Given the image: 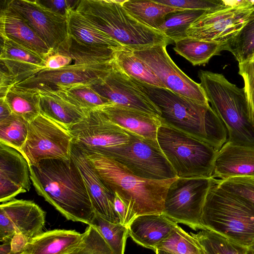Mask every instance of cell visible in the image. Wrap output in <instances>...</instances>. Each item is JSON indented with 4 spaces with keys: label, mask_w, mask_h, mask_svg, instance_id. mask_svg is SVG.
<instances>
[{
    "label": "cell",
    "mask_w": 254,
    "mask_h": 254,
    "mask_svg": "<svg viewBox=\"0 0 254 254\" xmlns=\"http://www.w3.org/2000/svg\"><path fill=\"white\" fill-rule=\"evenodd\" d=\"M37 194L66 219L91 225L94 210L83 177L71 159H46L29 166Z\"/></svg>",
    "instance_id": "cell-1"
},
{
    "label": "cell",
    "mask_w": 254,
    "mask_h": 254,
    "mask_svg": "<svg viewBox=\"0 0 254 254\" xmlns=\"http://www.w3.org/2000/svg\"><path fill=\"white\" fill-rule=\"evenodd\" d=\"M138 81V80H137ZM159 108L162 122L219 150L228 141L226 128L210 105H203L168 89L138 81Z\"/></svg>",
    "instance_id": "cell-2"
},
{
    "label": "cell",
    "mask_w": 254,
    "mask_h": 254,
    "mask_svg": "<svg viewBox=\"0 0 254 254\" xmlns=\"http://www.w3.org/2000/svg\"><path fill=\"white\" fill-rule=\"evenodd\" d=\"M83 153L106 186L126 202L135 218L142 215L163 213L168 188L178 177L164 180L144 179L110 157Z\"/></svg>",
    "instance_id": "cell-3"
},
{
    "label": "cell",
    "mask_w": 254,
    "mask_h": 254,
    "mask_svg": "<svg viewBox=\"0 0 254 254\" xmlns=\"http://www.w3.org/2000/svg\"><path fill=\"white\" fill-rule=\"evenodd\" d=\"M124 0H81L75 10L92 25L132 51L170 40L160 31L139 22L123 6Z\"/></svg>",
    "instance_id": "cell-4"
},
{
    "label": "cell",
    "mask_w": 254,
    "mask_h": 254,
    "mask_svg": "<svg viewBox=\"0 0 254 254\" xmlns=\"http://www.w3.org/2000/svg\"><path fill=\"white\" fill-rule=\"evenodd\" d=\"M198 76L211 107L226 128L228 141L254 146V127L244 88L232 83L221 73L200 70Z\"/></svg>",
    "instance_id": "cell-5"
},
{
    "label": "cell",
    "mask_w": 254,
    "mask_h": 254,
    "mask_svg": "<svg viewBox=\"0 0 254 254\" xmlns=\"http://www.w3.org/2000/svg\"><path fill=\"white\" fill-rule=\"evenodd\" d=\"M201 224L248 248L254 241V206L220 187L214 178L205 198Z\"/></svg>",
    "instance_id": "cell-6"
},
{
    "label": "cell",
    "mask_w": 254,
    "mask_h": 254,
    "mask_svg": "<svg viewBox=\"0 0 254 254\" xmlns=\"http://www.w3.org/2000/svg\"><path fill=\"white\" fill-rule=\"evenodd\" d=\"M158 144L178 178L212 177L218 150L161 120Z\"/></svg>",
    "instance_id": "cell-7"
},
{
    "label": "cell",
    "mask_w": 254,
    "mask_h": 254,
    "mask_svg": "<svg viewBox=\"0 0 254 254\" xmlns=\"http://www.w3.org/2000/svg\"><path fill=\"white\" fill-rule=\"evenodd\" d=\"M130 134L129 142L111 148L103 155L115 160L134 175L144 179L164 180L177 177L157 141Z\"/></svg>",
    "instance_id": "cell-8"
},
{
    "label": "cell",
    "mask_w": 254,
    "mask_h": 254,
    "mask_svg": "<svg viewBox=\"0 0 254 254\" xmlns=\"http://www.w3.org/2000/svg\"><path fill=\"white\" fill-rule=\"evenodd\" d=\"M254 9V1H225V4L206 11L187 30L188 37L224 45L244 26Z\"/></svg>",
    "instance_id": "cell-9"
},
{
    "label": "cell",
    "mask_w": 254,
    "mask_h": 254,
    "mask_svg": "<svg viewBox=\"0 0 254 254\" xmlns=\"http://www.w3.org/2000/svg\"><path fill=\"white\" fill-rule=\"evenodd\" d=\"M213 180V177H178L168 188L163 214L194 231L205 229L201 224V217Z\"/></svg>",
    "instance_id": "cell-10"
},
{
    "label": "cell",
    "mask_w": 254,
    "mask_h": 254,
    "mask_svg": "<svg viewBox=\"0 0 254 254\" xmlns=\"http://www.w3.org/2000/svg\"><path fill=\"white\" fill-rule=\"evenodd\" d=\"M72 138L68 129L40 114L29 123L21 153L29 166L46 159L71 160Z\"/></svg>",
    "instance_id": "cell-11"
},
{
    "label": "cell",
    "mask_w": 254,
    "mask_h": 254,
    "mask_svg": "<svg viewBox=\"0 0 254 254\" xmlns=\"http://www.w3.org/2000/svg\"><path fill=\"white\" fill-rule=\"evenodd\" d=\"M72 143L84 153L104 154L108 149L129 142L131 134L111 122L99 109L68 129Z\"/></svg>",
    "instance_id": "cell-12"
},
{
    "label": "cell",
    "mask_w": 254,
    "mask_h": 254,
    "mask_svg": "<svg viewBox=\"0 0 254 254\" xmlns=\"http://www.w3.org/2000/svg\"><path fill=\"white\" fill-rule=\"evenodd\" d=\"M168 43L132 51L153 72L166 89L203 105H209L200 83L186 74L175 64L166 50Z\"/></svg>",
    "instance_id": "cell-13"
},
{
    "label": "cell",
    "mask_w": 254,
    "mask_h": 254,
    "mask_svg": "<svg viewBox=\"0 0 254 254\" xmlns=\"http://www.w3.org/2000/svg\"><path fill=\"white\" fill-rule=\"evenodd\" d=\"M7 3L21 16L53 53L66 48L69 37L67 17L53 12L39 0H12Z\"/></svg>",
    "instance_id": "cell-14"
},
{
    "label": "cell",
    "mask_w": 254,
    "mask_h": 254,
    "mask_svg": "<svg viewBox=\"0 0 254 254\" xmlns=\"http://www.w3.org/2000/svg\"><path fill=\"white\" fill-rule=\"evenodd\" d=\"M90 86L112 104L160 117L159 108L151 101L139 82L126 74L117 64L109 74Z\"/></svg>",
    "instance_id": "cell-15"
},
{
    "label": "cell",
    "mask_w": 254,
    "mask_h": 254,
    "mask_svg": "<svg viewBox=\"0 0 254 254\" xmlns=\"http://www.w3.org/2000/svg\"><path fill=\"white\" fill-rule=\"evenodd\" d=\"M116 65L114 60L102 64H72L58 69H43L15 85L55 91L61 87L77 84L91 85L109 74Z\"/></svg>",
    "instance_id": "cell-16"
},
{
    "label": "cell",
    "mask_w": 254,
    "mask_h": 254,
    "mask_svg": "<svg viewBox=\"0 0 254 254\" xmlns=\"http://www.w3.org/2000/svg\"><path fill=\"white\" fill-rule=\"evenodd\" d=\"M45 212L32 201L16 199L0 205V241L11 242L17 234L29 240L42 234Z\"/></svg>",
    "instance_id": "cell-17"
},
{
    "label": "cell",
    "mask_w": 254,
    "mask_h": 254,
    "mask_svg": "<svg viewBox=\"0 0 254 254\" xmlns=\"http://www.w3.org/2000/svg\"><path fill=\"white\" fill-rule=\"evenodd\" d=\"M29 166L15 149L0 143V201L15 198L31 189Z\"/></svg>",
    "instance_id": "cell-18"
},
{
    "label": "cell",
    "mask_w": 254,
    "mask_h": 254,
    "mask_svg": "<svg viewBox=\"0 0 254 254\" xmlns=\"http://www.w3.org/2000/svg\"><path fill=\"white\" fill-rule=\"evenodd\" d=\"M71 159L83 177L94 213L99 214L112 223H120L114 207V193L104 183L83 152L73 143Z\"/></svg>",
    "instance_id": "cell-19"
},
{
    "label": "cell",
    "mask_w": 254,
    "mask_h": 254,
    "mask_svg": "<svg viewBox=\"0 0 254 254\" xmlns=\"http://www.w3.org/2000/svg\"><path fill=\"white\" fill-rule=\"evenodd\" d=\"M212 177L219 180L234 177L254 178V146L227 141L217 153Z\"/></svg>",
    "instance_id": "cell-20"
},
{
    "label": "cell",
    "mask_w": 254,
    "mask_h": 254,
    "mask_svg": "<svg viewBox=\"0 0 254 254\" xmlns=\"http://www.w3.org/2000/svg\"><path fill=\"white\" fill-rule=\"evenodd\" d=\"M1 39H9L46 60L53 51L34 30L7 3L0 10Z\"/></svg>",
    "instance_id": "cell-21"
},
{
    "label": "cell",
    "mask_w": 254,
    "mask_h": 254,
    "mask_svg": "<svg viewBox=\"0 0 254 254\" xmlns=\"http://www.w3.org/2000/svg\"><path fill=\"white\" fill-rule=\"evenodd\" d=\"M99 109L121 128L144 139L157 141L158 129L161 125L159 116L114 104Z\"/></svg>",
    "instance_id": "cell-22"
},
{
    "label": "cell",
    "mask_w": 254,
    "mask_h": 254,
    "mask_svg": "<svg viewBox=\"0 0 254 254\" xmlns=\"http://www.w3.org/2000/svg\"><path fill=\"white\" fill-rule=\"evenodd\" d=\"M1 41V64L15 77L16 84L45 69L46 60L38 54L9 39Z\"/></svg>",
    "instance_id": "cell-23"
},
{
    "label": "cell",
    "mask_w": 254,
    "mask_h": 254,
    "mask_svg": "<svg viewBox=\"0 0 254 254\" xmlns=\"http://www.w3.org/2000/svg\"><path fill=\"white\" fill-rule=\"evenodd\" d=\"M177 224L163 213L139 215L128 227V235L137 244L154 252Z\"/></svg>",
    "instance_id": "cell-24"
},
{
    "label": "cell",
    "mask_w": 254,
    "mask_h": 254,
    "mask_svg": "<svg viewBox=\"0 0 254 254\" xmlns=\"http://www.w3.org/2000/svg\"><path fill=\"white\" fill-rule=\"evenodd\" d=\"M83 233L54 229L29 240L19 254H67L80 243Z\"/></svg>",
    "instance_id": "cell-25"
},
{
    "label": "cell",
    "mask_w": 254,
    "mask_h": 254,
    "mask_svg": "<svg viewBox=\"0 0 254 254\" xmlns=\"http://www.w3.org/2000/svg\"><path fill=\"white\" fill-rule=\"evenodd\" d=\"M37 90L40 95V114L56 122L67 129L87 117L89 111L72 105L55 92Z\"/></svg>",
    "instance_id": "cell-26"
},
{
    "label": "cell",
    "mask_w": 254,
    "mask_h": 254,
    "mask_svg": "<svg viewBox=\"0 0 254 254\" xmlns=\"http://www.w3.org/2000/svg\"><path fill=\"white\" fill-rule=\"evenodd\" d=\"M67 20L69 36L82 45L94 48L116 50L125 48L97 29L75 9L68 12Z\"/></svg>",
    "instance_id": "cell-27"
},
{
    "label": "cell",
    "mask_w": 254,
    "mask_h": 254,
    "mask_svg": "<svg viewBox=\"0 0 254 254\" xmlns=\"http://www.w3.org/2000/svg\"><path fill=\"white\" fill-rule=\"evenodd\" d=\"M123 6L133 17L145 25L156 30L171 13L186 9L166 5L156 0H124Z\"/></svg>",
    "instance_id": "cell-28"
},
{
    "label": "cell",
    "mask_w": 254,
    "mask_h": 254,
    "mask_svg": "<svg viewBox=\"0 0 254 254\" xmlns=\"http://www.w3.org/2000/svg\"><path fill=\"white\" fill-rule=\"evenodd\" d=\"M12 114L17 115L28 123L40 114V95L34 89L13 86L4 98Z\"/></svg>",
    "instance_id": "cell-29"
},
{
    "label": "cell",
    "mask_w": 254,
    "mask_h": 254,
    "mask_svg": "<svg viewBox=\"0 0 254 254\" xmlns=\"http://www.w3.org/2000/svg\"><path fill=\"white\" fill-rule=\"evenodd\" d=\"M174 42V51L193 65H204L209 62L211 58L220 55V52L224 50V45L222 44L189 37Z\"/></svg>",
    "instance_id": "cell-30"
},
{
    "label": "cell",
    "mask_w": 254,
    "mask_h": 254,
    "mask_svg": "<svg viewBox=\"0 0 254 254\" xmlns=\"http://www.w3.org/2000/svg\"><path fill=\"white\" fill-rule=\"evenodd\" d=\"M115 60L117 65L131 77L153 86L166 88L150 68L130 50L126 48L117 50Z\"/></svg>",
    "instance_id": "cell-31"
},
{
    "label": "cell",
    "mask_w": 254,
    "mask_h": 254,
    "mask_svg": "<svg viewBox=\"0 0 254 254\" xmlns=\"http://www.w3.org/2000/svg\"><path fill=\"white\" fill-rule=\"evenodd\" d=\"M201 254H248V248L214 231L204 229L190 232Z\"/></svg>",
    "instance_id": "cell-32"
},
{
    "label": "cell",
    "mask_w": 254,
    "mask_h": 254,
    "mask_svg": "<svg viewBox=\"0 0 254 254\" xmlns=\"http://www.w3.org/2000/svg\"><path fill=\"white\" fill-rule=\"evenodd\" d=\"M53 91L72 105L88 111L112 104L99 94L89 84H77L61 87Z\"/></svg>",
    "instance_id": "cell-33"
},
{
    "label": "cell",
    "mask_w": 254,
    "mask_h": 254,
    "mask_svg": "<svg viewBox=\"0 0 254 254\" xmlns=\"http://www.w3.org/2000/svg\"><path fill=\"white\" fill-rule=\"evenodd\" d=\"M116 50L109 48H94L82 45L70 36L66 47L57 52L69 56L73 64H97L110 62L115 60Z\"/></svg>",
    "instance_id": "cell-34"
},
{
    "label": "cell",
    "mask_w": 254,
    "mask_h": 254,
    "mask_svg": "<svg viewBox=\"0 0 254 254\" xmlns=\"http://www.w3.org/2000/svg\"><path fill=\"white\" fill-rule=\"evenodd\" d=\"M206 11L186 9L167 14L158 30L174 42L188 37L187 30Z\"/></svg>",
    "instance_id": "cell-35"
},
{
    "label": "cell",
    "mask_w": 254,
    "mask_h": 254,
    "mask_svg": "<svg viewBox=\"0 0 254 254\" xmlns=\"http://www.w3.org/2000/svg\"><path fill=\"white\" fill-rule=\"evenodd\" d=\"M91 225L98 230L114 254H125L128 228L120 223L109 222L96 213H94Z\"/></svg>",
    "instance_id": "cell-36"
},
{
    "label": "cell",
    "mask_w": 254,
    "mask_h": 254,
    "mask_svg": "<svg viewBox=\"0 0 254 254\" xmlns=\"http://www.w3.org/2000/svg\"><path fill=\"white\" fill-rule=\"evenodd\" d=\"M28 125V122L13 114L0 121V143L21 153L27 139Z\"/></svg>",
    "instance_id": "cell-37"
},
{
    "label": "cell",
    "mask_w": 254,
    "mask_h": 254,
    "mask_svg": "<svg viewBox=\"0 0 254 254\" xmlns=\"http://www.w3.org/2000/svg\"><path fill=\"white\" fill-rule=\"evenodd\" d=\"M239 63L247 60L254 53V9L248 21L237 35L224 46Z\"/></svg>",
    "instance_id": "cell-38"
},
{
    "label": "cell",
    "mask_w": 254,
    "mask_h": 254,
    "mask_svg": "<svg viewBox=\"0 0 254 254\" xmlns=\"http://www.w3.org/2000/svg\"><path fill=\"white\" fill-rule=\"evenodd\" d=\"M156 250L173 254H201L194 238L178 224L165 239L156 246L154 252Z\"/></svg>",
    "instance_id": "cell-39"
},
{
    "label": "cell",
    "mask_w": 254,
    "mask_h": 254,
    "mask_svg": "<svg viewBox=\"0 0 254 254\" xmlns=\"http://www.w3.org/2000/svg\"><path fill=\"white\" fill-rule=\"evenodd\" d=\"M67 254H114L98 230L88 225L79 244Z\"/></svg>",
    "instance_id": "cell-40"
},
{
    "label": "cell",
    "mask_w": 254,
    "mask_h": 254,
    "mask_svg": "<svg viewBox=\"0 0 254 254\" xmlns=\"http://www.w3.org/2000/svg\"><path fill=\"white\" fill-rule=\"evenodd\" d=\"M215 179L220 187L254 206V178L234 177L226 180Z\"/></svg>",
    "instance_id": "cell-41"
},
{
    "label": "cell",
    "mask_w": 254,
    "mask_h": 254,
    "mask_svg": "<svg viewBox=\"0 0 254 254\" xmlns=\"http://www.w3.org/2000/svg\"><path fill=\"white\" fill-rule=\"evenodd\" d=\"M238 73L243 78L249 118L254 127V53L239 63Z\"/></svg>",
    "instance_id": "cell-42"
},
{
    "label": "cell",
    "mask_w": 254,
    "mask_h": 254,
    "mask_svg": "<svg viewBox=\"0 0 254 254\" xmlns=\"http://www.w3.org/2000/svg\"><path fill=\"white\" fill-rule=\"evenodd\" d=\"M166 5L184 9L208 11L214 9L225 4L222 0H156Z\"/></svg>",
    "instance_id": "cell-43"
},
{
    "label": "cell",
    "mask_w": 254,
    "mask_h": 254,
    "mask_svg": "<svg viewBox=\"0 0 254 254\" xmlns=\"http://www.w3.org/2000/svg\"><path fill=\"white\" fill-rule=\"evenodd\" d=\"M114 193V207L120 223L128 228L135 217L124 199L117 193Z\"/></svg>",
    "instance_id": "cell-44"
},
{
    "label": "cell",
    "mask_w": 254,
    "mask_h": 254,
    "mask_svg": "<svg viewBox=\"0 0 254 254\" xmlns=\"http://www.w3.org/2000/svg\"><path fill=\"white\" fill-rule=\"evenodd\" d=\"M79 1L71 0H39L43 5L53 12L65 17H67V15L70 10L76 9Z\"/></svg>",
    "instance_id": "cell-45"
},
{
    "label": "cell",
    "mask_w": 254,
    "mask_h": 254,
    "mask_svg": "<svg viewBox=\"0 0 254 254\" xmlns=\"http://www.w3.org/2000/svg\"><path fill=\"white\" fill-rule=\"evenodd\" d=\"M72 58L66 54L56 52L46 59L44 69H58L72 64Z\"/></svg>",
    "instance_id": "cell-46"
},
{
    "label": "cell",
    "mask_w": 254,
    "mask_h": 254,
    "mask_svg": "<svg viewBox=\"0 0 254 254\" xmlns=\"http://www.w3.org/2000/svg\"><path fill=\"white\" fill-rule=\"evenodd\" d=\"M16 84L15 77L5 69L1 68L0 74V95L4 98L9 89Z\"/></svg>",
    "instance_id": "cell-47"
},
{
    "label": "cell",
    "mask_w": 254,
    "mask_h": 254,
    "mask_svg": "<svg viewBox=\"0 0 254 254\" xmlns=\"http://www.w3.org/2000/svg\"><path fill=\"white\" fill-rule=\"evenodd\" d=\"M28 241L21 235H15L11 241L12 254H19Z\"/></svg>",
    "instance_id": "cell-48"
},
{
    "label": "cell",
    "mask_w": 254,
    "mask_h": 254,
    "mask_svg": "<svg viewBox=\"0 0 254 254\" xmlns=\"http://www.w3.org/2000/svg\"><path fill=\"white\" fill-rule=\"evenodd\" d=\"M12 114L4 98H0V121L4 120Z\"/></svg>",
    "instance_id": "cell-49"
},
{
    "label": "cell",
    "mask_w": 254,
    "mask_h": 254,
    "mask_svg": "<svg viewBox=\"0 0 254 254\" xmlns=\"http://www.w3.org/2000/svg\"><path fill=\"white\" fill-rule=\"evenodd\" d=\"M0 254H12L11 242H2L0 246Z\"/></svg>",
    "instance_id": "cell-50"
},
{
    "label": "cell",
    "mask_w": 254,
    "mask_h": 254,
    "mask_svg": "<svg viewBox=\"0 0 254 254\" xmlns=\"http://www.w3.org/2000/svg\"><path fill=\"white\" fill-rule=\"evenodd\" d=\"M156 254H173L170 253L166 252L160 250H156L155 252Z\"/></svg>",
    "instance_id": "cell-51"
},
{
    "label": "cell",
    "mask_w": 254,
    "mask_h": 254,
    "mask_svg": "<svg viewBox=\"0 0 254 254\" xmlns=\"http://www.w3.org/2000/svg\"><path fill=\"white\" fill-rule=\"evenodd\" d=\"M248 250L254 254V241L252 245L248 248Z\"/></svg>",
    "instance_id": "cell-52"
},
{
    "label": "cell",
    "mask_w": 254,
    "mask_h": 254,
    "mask_svg": "<svg viewBox=\"0 0 254 254\" xmlns=\"http://www.w3.org/2000/svg\"><path fill=\"white\" fill-rule=\"evenodd\" d=\"M248 254H254L253 253L251 252L248 250Z\"/></svg>",
    "instance_id": "cell-53"
}]
</instances>
